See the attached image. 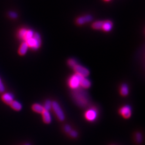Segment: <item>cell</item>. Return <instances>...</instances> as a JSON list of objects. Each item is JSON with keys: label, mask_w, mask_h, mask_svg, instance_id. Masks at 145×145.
I'll list each match as a JSON object with an SVG mask.
<instances>
[{"label": "cell", "mask_w": 145, "mask_h": 145, "mask_svg": "<svg viewBox=\"0 0 145 145\" xmlns=\"http://www.w3.org/2000/svg\"><path fill=\"white\" fill-rule=\"evenodd\" d=\"M68 64L70 66L72 67H74L77 64V62L76 61L73 59H71L68 61Z\"/></svg>", "instance_id": "7402d4cb"}, {"label": "cell", "mask_w": 145, "mask_h": 145, "mask_svg": "<svg viewBox=\"0 0 145 145\" xmlns=\"http://www.w3.org/2000/svg\"><path fill=\"white\" fill-rule=\"evenodd\" d=\"M74 71L76 74H78L84 78H86L89 75V71L86 68L84 67L81 65H76L73 67Z\"/></svg>", "instance_id": "5b68a950"}, {"label": "cell", "mask_w": 145, "mask_h": 145, "mask_svg": "<svg viewBox=\"0 0 145 145\" xmlns=\"http://www.w3.org/2000/svg\"><path fill=\"white\" fill-rule=\"evenodd\" d=\"M34 32L33 31H32V30H27L26 31V32L25 33V35L24 36V40H25V42L29 39H30V38H31L33 37V35H34Z\"/></svg>", "instance_id": "e0dca14e"}, {"label": "cell", "mask_w": 145, "mask_h": 145, "mask_svg": "<svg viewBox=\"0 0 145 145\" xmlns=\"http://www.w3.org/2000/svg\"><path fill=\"white\" fill-rule=\"evenodd\" d=\"M135 140L136 142L138 144L141 143L142 141V136L141 133L140 132H136L135 135Z\"/></svg>", "instance_id": "d6986e66"}, {"label": "cell", "mask_w": 145, "mask_h": 145, "mask_svg": "<svg viewBox=\"0 0 145 145\" xmlns=\"http://www.w3.org/2000/svg\"><path fill=\"white\" fill-rule=\"evenodd\" d=\"M52 108L54 111L57 117L60 121H63L65 120V114L62 109L61 108L60 105L57 102L54 101L52 102Z\"/></svg>", "instance_id": "3957f363"}, {"label": "cell", "mask_w": 145, "mask_h": 145, "mask_svg": "<svg viewBox=\"0 0 145 145\" xmlns=\"http://www.w3.org/2000/svg\"><path fill=\"white\" fill-rule=\"evenodd\" d=\"M128 86L126 84H123L120 87V94L123 96H126L128 94Z\"/></svg>", "instance_id": "2e32d148"}, {"label": "cell", "mask_w": 145, "mask_h": 145, "mask_svg": "<svg viewBox=\"0 0 145 145\" xmlns=\"http://www.w3.org/2000/svg\"><path fill=\"white\" fill-rule=\"evenodd\" d=\"M11 107L15 110L16 111H19L22 109V105L20 103H19L17 101H13L12 102V103L10 104Z\"/></svg>", "instance_id": "9a60e30c"}, {"label": "cell", "mask_w": 145, "mask_h": 145, "mask_svg": "<svg viewBox=\"0 0 145 145\" xmlns=\"http://www.w3.org/2000/svg\"><path fill=\"white\" fill-rule=\"evenodd\" d=\"M112 26H113L112 23L111 21L106 20V21L103 22L102 29H103L105 31L109 32L112 30Z\"/></svg>", "instance_id": "7c38bea8"}, {"label": "cell", "mask_w": 145, "mask_h": 145, "mask_svg": "<svg viewBox=\"0 0 145 145\" xmlns=\"http://www.w3.org/2000/svg\"><path fill=\"white\" fill-rule=\"evenodd\" d=\"M26 31H27V30L26 29H21L20 30H19V31H18V34H17L19 39L24 40V36L26 32Z\"/></svg>", "instance_id": "ffe728a7"}, {"label": "cell", "mask_w": 145, "mask_h": 145, "mask_svg": "<svg viewBox=\"0 0 145 145\" xmlns=\"http://www.w3.org/2000/svg\"><path fill=\"white\" fill-rule=\"evenodd\" d=\"M80 85L85 89L89 88L91 86V82L89 80L87 79L86 78L83 77L80 80Z\"/></svg>", "instance_id": "4fadbf2b"}, {"label": "cell", "mask_w": 145, "mask_h": 145, "mask_svg": "<svg viewBox=\"0 0 145 145\" xmlns=\"http://www.w3.org/2000/svg\"><path fill=\"white\" fill-rule=\"evenodd\" d=\"M93 20V17L90 15H86L85 16L80 17L76 20V23L79 25H82L83 24L91 22Z\"/></svg>", "instance_id": "ba28073f"}, {"label": "cell", "mask_w": 145, "mask_h": 145, "mask_svg": "<svg viewBox=\"0 0 145 145\" xmlns=\"http://www.w3.org/2000/svg\"><path fill=\"white\" fill-rule=\"evenodd\" d=\"M82 78L83 76L76 73L72 76L68 81L70 87L73 89H78L80 86V80Z\"/></svg>", "instance_id": "277c9868"}, {"label": "cell", "mask_w": 145, "mask_h": 145, "mask_svg": "<svg viewBox=\"0 0 145 145\" xmlns=\"http://www.w3.org/2000/svg\"><path fill=\"white\" fill-rule=\"evenodd\" d=\"M43 116V121L45 124H50L51 122V117L49 111L44 110V112L42 113Z\"/></svg>", "instance_id": "8fae6325"}, {"label": "cell", "mask_w": 145, "mask_h": 145, "mask_svg": "<svg viewBox=\"0 0 145 145\" xmlns=\"http://www.w3.org/2000/svg\"><path fill=\"white\" fill-rule=\"evenodd\" d=\"M5 90V88L3 85V84L1 81V79H0V93H3Z\"/></svg>", "instance_id": "d4e9b609"}, {"label": "cell", "mask_w": 145, "mask_h": 145, "mask_svg": "<svg viewBox=\"0 0 145 145\" xmlns=\"http://www.w3.org/2000/svg\"><path fill=\"white\" fill-rule=\"evenodd\" d=\"M103 22L102 21H97V22H95V23L93 24L92 27L96 30H100V29H102V26H103Z\"/></svg>", "instance_id": "ac0fdd59"}, {"label": "cell", "mask_w": 145, "mask_h": 145, "mask_svg": "<svg viewBox=\"0 0 145 145\" xmlns=\"http://www.w3.org/2000/svg\"><path fill=\"white\" fill-rule=\"evenodd\" d=\"M25 145H30V144H25Z\"/></svg>", "instance_id": "83f0119b"}, {"label": "cell", "mask_w": 145, "mask_h": 145, "mask_svg": "<svg viewBox=\"0 0 145 145\" xmlns=\"http://www.w3.org/2000/svg\"><path fill=\"white\" fill-rule=\"evenodd\" d=\"M105 1H110V0H105Z\"/></svg>", "instance_id": "4316f807"}, {"label": "cell", "mask_w": 145, "mask_h": 145, "mask_svg": "<svg viewBox=\"0 0 145 145\" xmlns=\"http://www.w3.org/2000/svg\"><path fill=\"white\" fill-rule=\"evenodd\" d=\"M73 93V97L75 102L80 107H86L88 105L89 98L87 94L81 90L75 89Z\"/></svg>", "instance_id": "6da1fadb"}, {"label": "cell", "mask_w": 145, "mask_h": 145, "mask_svg": "<svg viewBox=\"0 0 145 145\" xmlns=\"http://www.w3.org/2000/svg\"><path fill=\"white\" fill-rule=\"evenodd\" d=\"M32 109L33 111L39 113H42L45 110L44 106L39 104H33L32 106Z\"/></svg>", "instance_id": "5bb4252c"}, {"label": "cell", "mask_w": 145, "mask_h": 145, "mask_svg": "<svg viewBox=\"0 0 145 145\" xmlns=\"http://www.w3.org/2000/svg\"><path fill=\"white\" fill-rule=\"evenodd\" d=\"M29 46L25 42L22 43L18 49V53L20 56L25 55L28 50Z\"/></svg>", "instance_id": "30bf717a"}, {"label": "cell", "mask_w": 145, "mask_h": 145, "mask_svg": "<svg viewBox=\"0 0 145 145\" xmlns=\"http://www.w3.org/2000/svg\"><path fill=\"white\" fill-rule=\"evenodd\" d=\"M2 100L5 103L10 105L13 101V96L10 93H5L2 96Z\"/></svg>", "instance_id": "9c48e42d"}, {"label": "cell", "mask_w": 145, "mask_h": 145, "mask_svg": "<svg viewBox=\"0 0 145 145\" xmlns=\"http://www.w3.org/2000/svg\"><path fill=\"white\" fill-rule=\"evenodd\" d=\"M71 130H72V129H71V127L70 125H66L64 126V131L66 133H70Z\"/></svg>", "instance_id": "484cf974"}, {"label": "cell", "mask_w": 145, "mask_h": 145, "mask_svg": "<svg viewBox=\"0 0 145 145\" xmlns=\"http://www.w3.org/2000/svg\"><path fill=\"white\" fill-rule=\"evenodd\" d=\"M29 47H31L34 50H37L39 49L41 45L42 40L40 34L38 33H34L32 38L25 41Z\"/></svg>", "instance_id": "7a4b0ae2"}, {"label": "cell", "mask_w": 145, "mask_h": 145, "mask_svg": "<svg viewBox=\"0 0 145 145\" xmlns=\"http://www.w3.org/2000/svg\"><path fill=\"white\" fill-rule=\"evenodd\" d=\"M8 15L11 18H12V19H16L18 17L17 13L14 11H10L8 13Z\"/></svg>", "instance_id": "603a6c76"}, {"label": "cell", "mask_w": 145, "mask_h": 145, "mask_svg": "<svg viewBox=\"0 0 145 145\" xmlns=\"http://www.w3.org/2000/svg\"><path fill=\"white\" fill-rule=\"evenodd\" d=\"M119 113L125 119H128L131 116V109L129 106H124L119 110Z\"/></svg>", "instance_id": "8992f818"}, {"label": "cell", "mask_w": 145, "mask_h": 145, "mask_svg": "<svg viewBox=\"0 0 145 145\" xmlns=\"http://www.w3.org/2000/svg\"><path fill=\"white\" fill-rule=\"evenodd\" d=\"M69 133H70V135L73 138H77L78 135V132L74 130H71Z\"/></svg>", "instance_id": "cb8c5ba5"}, {"label": "cell", "mask_w": 145, "mask_h": 145, "mask_svg": "<svg viewBox=\"0 0 145 145\" xmlns=\"http://www.w3.org/2000/svg\"><path fill=\"white\" fill-rule=\"evenodd\" d=\"M44 108L45 110L49 111L50 110H51V109H52V102L49 100L46 101L44 106Z\"/></svg>", "instance_id": "44dd1931"}, {"label": "cell", "mask_w": 145, "mask_h": 145, "mask_svg": "<svg viewBox=\"0 0 145 145\" xmlns=\"http://www.w3.org/2000/svg\"><path fill=\"white\" fill-rule=\"evenodd\" d=\"M97 116V113L95 110L93 109H90L88 110L85 113V118L89 121L94 120Z\"/></svg>", "instance_id": "52a82bcc"}]
</instances>
